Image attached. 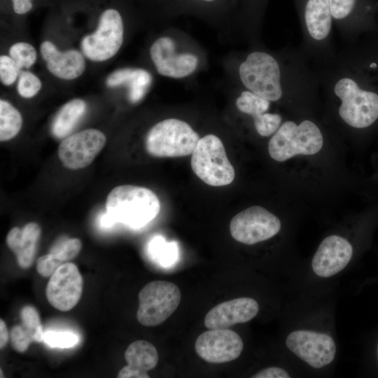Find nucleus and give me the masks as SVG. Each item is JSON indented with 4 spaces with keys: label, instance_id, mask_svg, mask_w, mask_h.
I'll list each match as a JSON object with an SVG mask.
<instances>
[{
    "label": "nucleus",
    "instance_id": "obj_1",
    "mask_svg": "<svg viewBox=\"0 0 378 378\" xmlns=\"http://www.w3.org/2000/svg\"><path fill=\"white\" fill-rule=\"evenodd\" d=\"M326 95L340 122L360 132L378 126L377 38L347 44L330 59L312 64Z\"/></svg>",
    "mask_w": 378,
    "mask_h": 378
},
{
    "label": "nucleus",
    "instance_id": "obj_2",
    "mask_svg": "<svg viewBox=\"0 0 378 378\" xmlns=\"http://www.w3.org/2000/svg\"><path fill=\"white\" fill-rule=\"evenodd\" d=\"M238 74L246 90L271 102L302 106L313 102L321 91L312 62L300 47L276 53L250 52Z\"/></svg>",
    "mask_w": 378,
    "mask_h": 378
},
{
    "label": "nucleus",
    "instance_id": "obj_3",
    "mask_svg": "<svg viewBox=\"0 0 378 378\" xmlns=\"http://www.w3.org/2000/svg\"><path fill=\"white\" fill-rule=\"evenodd\" d=\"M302 40L301 49L312 64L326 62L337 53L329 0H293Z\"/></svg>",
    "mask_w": 378,
    "mask_h": 378
},
{
    "label": "nucleus",
    "instance_id": "obj_4",
    "mask_svg": "<svg viewBox=\"0 0 378 378\" xmlns=\"http://www.w3.org/2000/svg\"><path fill=\"white\" fill-rule=\"evenodd\" d=\"M106 213L113 221L138 229L146 225L159 214L160 202L150 189L122 185L114 188L108 195Z\"/></svg>",
    "mask_w": 378,
    "mask_h": 378
},
{
    "label": "nucleus",
    "instance_id": "obj_5",
    "mask_svg": "<svg viewBox=\"0 0 378 378\" xmlns=\"http://www.w3.org/2000/svg\"><path fill=\"white\" fill-rule=\"evenodd\" d=\"M323 142V133L314 120H287L272 134L268 152L272 159L283 162L297 155L316 154L322 148Z\"/></svg>",
    "mask_w": 378,
    "mask_h": 378
},
{
    "label": "nucleus",
    "instance_id": "obj_6",
    "mask_svg": "<svg viewBox=\"0 0 378 378\" xmlns=\"http://www.w3.org/2000/svg\"><path fill=\"white\" fill-rule=\"evenodd\" d=\"M333 23L347 44L378 37L376 6L371 0H329Z\"/></svg>",
    "mask_w": 378,
    "mask_h": 378
},
{
    "label": "nucleus",
    "instance_id": "obj_7",
    "mask_svg": "<svg viewBox=\"0 0 378 378\" xmlns=\"http://www.w3.org/2000/svg\"><path fill=\"white\" fill-rule=\"evenodd\" d=\"M200 140L187 122L175 118L155 124L146 137L147 152L156 158H177L192 153Z\"/></svg>",
    "mask_w": 378,
    "mask_h": 378
},
{
    "label": "nucleus",
    "instance_id": "obj_8",
    "mask_svg": "<svg viewBox=\"0 0 378 378\" xmlns=\"http://www.w3.org/2000/svg\"><path fill=\"white\" fill-rule=\"evenodd\" d=\"M191 168L203 182L211 186L230 184L235 176L225 147L214 134L200 139L191 157Z\"/></svg>",
    "mask_w": 378,
    "mask_h": 378
},
{
    "label": "nucleus",
    "instance_id": "obj_9",
    "mask_svg": "<svg viewBox=\"0 0 378 378\" xmlns=\"http://www.w3.org/2000/svg\"><path fill=\"white\" fill-rule=\"evenodd\" d=\"M136 318L144 326H156L166 321L177 309L181 299L178 287L174 283L156 280L140 290Z\"/></svg>",
    "mask_w": 378,
    "mask_h": 378
},
{
    "label": "nucleus",
    "instance_id": "obj_10",
    "mask_svg": "<svg viewBox=\"0 0 378 378\" xmlns=\"http://www.w3.org/2000/svg\"><path fill=\"white\" fill-rule=\"evenodd\" d=\"M123 34V22L119 12L113 8L106 9L102 13L95 31L81 40L82 52L94 62L108 60L120 50Z\"/></svg>",
    "mask_w": 378,
    "mask_h": 378
},
{
    "label": "nucleus",
    "instance_id": "obj_11",
    "mask_svg": "<svg viewBox=\"0 0 378 378\" xmlns=\"http://www.w3.org/2000/svg\"><path fill=\"white\" fill-rule=\"evenodd\" d=\"M281 229L279 218L264 207L252 206L236 214L230 223L232 237L252 245L276 235Z\"/></svg>",
    "mask_w": 378,
    "mask_h": 378
},
{
    "label": "nucleus",
    "instance_id": "obj_12",
    "mask_svg": "<svg viewBox=\"0 0 378 378\" xmlns=\"http://www.w3.org/2000/svg\"><path fill=\"white\" fill-rule=\"evenodd\" d=\"M286 344L298 357L316 369L330 364L336 354L333 339L323 332L295 330L287 336Z\"/></svg>",
    "mask_w": 378,
    "mask_h": 378
},
{
    "label": "nucleus",
    "instance_id": "obj_13",
    "mask_svg": "<svg viewBox=\"0 0 378 378\" xmlns=\"http://www.w3.org/2000/svg\"><path fill=\"white\" fill-rule=\"evenodd\" d=\"M105 134L96 129H87L65 137L58 148L63 165L72 170L89 166L104 148Z\"/></svg>",
    "mask_w": 378,
    "mask_h": 378
},
{
    "label": "nucleus",
    "instance_id": "obj_14",
    "mask_svg": "<svg viewBox=\"0 0 378 378\" xmlns=\"http://www.w3.org/2000/svg\"><path fill=\"white\" fill-rule=\"evenodd\" d=\"M83 278L76 265L66 262L50 276L46 286V298L55 309L67 312L80 300Z\"/></svg>",
    "mask_w": 378,
    "mask_h": 378
},
{
    "label": "nucleus",
    "instance_id": "obj_15",
    "mask_svg": "<svg viewBox=\"0 0 378 378\" xmlns=\"http://www.w3.org/2000/svg\"><path fill=\"white\" fill-rule=\"evenodd\" d=\"M244 347L240 336L226 329H211L202 333L196 340L197 355L209 363H224L237 358Z\"/></svg>",
    "mask_w": 378,
    "mask_h": 378
},
{
    "label": "nucleus",
    "instance_id": "obj_16",
    "mask_svg": "<svg viewBox=\"0 0 378 378\" xmlns=\"http://www.w3.org/2000/svg\"><path fill=\"white\" fill-rule=\"evenodd\" d=\"M174 41L167 36L157 39L150 48L151 59L158 72L164 76L181 78L189 76L197 66L192 54H176Z\"/></svg>",
    "mask_w": 378,
    "mask_h": 378
},
{
    "label": "nucleus",
    "instance_id": "obj_17",
    "mask_svg": "<svg viewBox=\"0 0 378 378\" xmlns=\"http://www.w3.org/2000/svg\"><path fill=\"white\" fill-rule=\"evenodd\" d=\"M352 255L353 247L348 240L338 235H330L321 241L315 253L312 270L320 277H330L344 269Z\"/></svg>",
    "mask_w": 378,
    "mask_h": 378
},
{
    "label": "nucleus",
    "instance_id": "obj_18",
    "mask_svg": "<svg viewBox=\"0 0 378 378\" xmlns=\"http://www.w3.org/2000/svg\"><path fill=\"white\" fill-rule=\"evenodd\" d=\"M258 311V303L254 299L246 297L235 298L211 309L205 316L204 326L209 330L226 329L251 321Z\"/></svg>",
    "mask_w": 378,
    "mask_h": 378
},
{
    "label": "nucleus",
    "instance_id": "obj_19",
    "mask_svg": "<svg viewBox=\"0 0 378 378\" xmlns=\"http://www.w3.org/2000/svg\"><path fill=\"white\" fill-rule=\"evenodd\" d=\"M40 51L48 70L57 78L73 80L85 71L84 56L77 50L60 51L52 43L45 41L41 44Z\"/></svg>",
    "mask_w": 378,
    "mask_h": 378
},
{
    "label": "nucleus",
    "instance_id": "obj_20",
    "mask_svg": "<svg viewBox=\"0 0 378 378\" xmlns=\"http://www.w3.org/2000/svg\"><path fill=\"white\" fill-rule=\"evenodd\" d=\"M127 365L118 372V378H148V372L158 362L156 348L149 342L137 340L131 343L125 353Z\"/></svg>",
    "mask_w": 378,
    "mask_h": 378
},
{
    "label": "nucleus",
    "instance_id": "obj_21",
    "mask_svg": "<svg viewBox=\"0 0 378 378\" xmlns=\"http://www.w3.org/2000/svg\"><path fill=\"white\" fill-rule=\"evenodd\" d=\"M41 230L38 224L31 222L22 229L13 227L6 236L8 248L15 254L18 265L29 268L33 263Z\"/></svg>",
    "mask_w": 378,
    "mask_h": 378
},
{
    "label": "nucleus",
    "instance_id": "obj_22",
    "mask_svg": "<svg viewBox=\"0 0 378 378\" xmlns=\"http://www.w3.org/2000/svg\"><path fill=\"white\" fill-rule=\"evenodd\" d=\"M152 82L151 74L143 69L124 68L114 71L106 79V85L115 88L129 85V99L132 103L140 101L147 92Z\"/></svg>",
    "mask_w": 378,
    "mask_h": 378
},
{
    "label": "nucleus",
    "instance_id": "obj_23",
    "mask_svg": "<svg viewBox=\"0 0 378 378\" xmlns=\"http://www.w3.org/2000/svg\"><path fill=\"white\" fill-rule=\"evenodd\" d=\"M79 239H64L55 245L50 253L41 256L36 262V270L42 276H50L62 265L75 258L80 251Z\"/></svg>",
    "mask_w": 378,
    "mask_h": 378
},
{
    "label": "nucleus",
    "instance_id": "obj_24",
    "mask_svg": "<svg viewBox=\"0 0 378 378\" xmlns=\"http://www.w3.org/2000/svg\"><path fill=\"white\" fill-rule=\"evenodd\" d=\"M86 109V103L81 99H74L66 103L52 121L51 132L53 136L57 139L68 136L84 115Z\"/></svg>",
    "mask_w": 378,
    "mask_h": 378
},
{
    "label": "nucleus",
    "instance_id": "obj_25",
    "mask_svg": "<svg viewBox=\"0 0 378 378\" xmlns=\"http://www.w3.org/2000/svg\"><path fill=\"white\" fill-rule=\"evenodd\" d=\"M22 126L20 113L5 99L0 100V140L6 141L14 138Z\"/></svg>",
    "mask_w": 378,
    "mask_h": 378
},
{
    "label": "nucleus",
    "instance_id": "obj_26",
    "mask_svg": "<svg viewBox=\"0 0 378 378\" xmlns=\"http://www.w3.org/2000/svg\"><path fill=\"white\" fill-rule=\"evenodd\" d=\"M271 102L245 90L237 98L235 105L238 111L250 116L253 120L261 114L268 112Z\"/></svg>",
    "mask_w": 378,
    "mask_h": 378
},
{
    "label": "nucleus",
    "instance_id": "obj_27",
    "mask_svg": "<svg viewBox=\"0 0 378 378\" xmlns=\"http://www.w3.org/2000/svg\"><path fill=\"white\" fill-rule=\"evenodd\" d=\"M20 316L22 325L31 335L34 342L43 341L44 332L37 310L32 306H24L20 311Z\"/></svg>",
    "mask_w": 378,
    "mask_h": 378
},
{
    "label": "nucleus",
    "instance_id": "obj_28",
    "mask_svg": "<svg viewBox=\"0 0 378 378\" xmlns=\"http://www.w3.org/2000/svg\"><path fill=\"white\" fill-rule=\"evenodd\" d=\"M9 56L22 69H29L36 60L37 54L35 48L26 42L14 43L9 49Z\"/></svg>",
    "mask_w": 378,
    "mask_h": 378
},
{
    "label": "nucleus",
    "instance_id": "obj_29",
    "mask_svg": "<svg viewBox=\"0 0 378 378\" xmlns=\"http://www.w3.org/2000/svg\"><path fill=\"white\" fill-rule=\"evenodd\" d=\"M282 116L276 113L266 112L253 120L256 132L267 137L274 134L282 123Z\"/></svg>",
    "mask_w": 378,
    "mask_h": 378
},
{
    "label": "nucleus",
    "instance_id": "obj_30",
    "mask_svg": "<svg viewBox=\"0 0 378 378\" xmlns=\"http://www.w3.org/2000/svg\"><path fill=\"white\" fill-rule=\"evenodd\" d=\"M41 86V80L35 74L28 71L20 72L17 90L21 97L27 99L34 97Z\"/></svg>",
    "mask_w": 378,
    "mask_h": 378
},
{
    "label": "nucleus",
    "instance_id": "obj_31",
    "mask_svg": "<svg viewBox=\"0 0 378 378\" xmlns=\"http://www.w3.org/2000/svg\"><path fill=\"white\" fill-rule=\"evenodd\" d=\"M43 342L54 348H70L78 343V338L71 332L50 330L44 332Z\"/></svg>",
    "mask_w": 378,
    "mask_h": 378
},
{
    "label": "nucleus",
    "instance_id": "obj_32",
    "mask_svg": "<svg viewBox=\"0 0 378 378\" xmlns=\"http://www.w3.org/2000/svg\"><path fill=\"white\" fill-rule=\"evenodd\" d=\"M150 255L161 262L171 260V256L176 253V246L166 243L161 237H156L150 242L148 247Z\"/></svg>",
    "mask_w": 378,
    "mask_h": 378
},
{
    "label": "nucleus",
    "instance_id": "obj_33",
    "mask_svg": "<svg viewBox=\"0 0 378 378\" xmlns=\"http://www.w3.org/2000/svg\"><path fill=\"white\" fill-rule=\"evenodd\" d=\"M21 69L15 62L8 55L0 57V79L5 85H10L19 77Z\"/></svg>",
    "mask_w": 378,
    "mask_h": 378
},
{
    "label": "nucleus",
    "instance_id": "obj_34",
    "mask_svg": "<svg viewBox=\"0 0 378 378\" xmlns=\"http://www.w3.org/2000/svg\"><path fill=\"white\" fill-rule=\"evenodd\" d=\"M10 337L13 348L20 353L24 352L34 342L31 335L22 324L12 328Z\"/></svg>",
    "mask_w": 378,
    "mask_h": 378
},
{
    "label": "nucleus",
    "instance_id": "obj_35",
    "mask_svg": "<svg viewBox=\"0 0 378 378\" xmlns=\"http://www.w3.org/2000/svg\"><path fill=\"white\" fill-rule=\"evenodd\" d=\"M253 378H289L290 374L284 370L278 367L265 368L253 376Z\"/></svg>",
    "mask_w": 378,
    "mask_h": 378
},
{
    "label": "nucleus",
    "instance_id": "obj_36",
    "mask_svg": "<svg viewBox=\"0 0 378 378\" xmlns=\"http://www.w3.org/2000/svg\"><path fill=\"white\" fill-rule=\"evenodd\" d=\"M32 0H12L14 11L18 14H24L32 8Z\"/></svg>",
    "mask_w": 378,
    "mask_h": 378
},
{
    "label": "nucleus",
    "instance_id": "obj_37",
    "mask_svg": "<svg viewBox=\"0 0 378 378\" xmlns=\"http://www.w3.org/2000/svg\"><path fill=\"white\" fill-rule=\"evenodd\" d=\"M9 338L8 330L3 319L0 320V349H2L7 344Z\"/></svg>",
    "mask_w": 378,
    "mask_h": 378
},
{
    "label": "nucleus",
    "instance_id": "obj_38",
    "mask_svg": "<svg viewBox=\"0 0 378 378\" xmlns=\"http://www.w3.org/2000/svg\"><path fill=\"white\" fill-rule=\"evenodd\" d=\"M100 222L101 225L104 227H110L115 224L111 217L106 212L102 216Z\"/></svg>",
    "mask_w": 378,
    "mask_h": 378
},
{
    "label": "nucleus",
    "instance_id": "obj_39",
    "mask_svg": "<svg viewBox=\"0 0 378 378\" xmlns=\"http://www.w3.org/2000/svg\"><path fill=\"white\" fill-rule=\"evenodd\" d=\"M0 372H1V376L0 377H4V375L2 374V370L1 369L0 370Z\"/></svg>",
    "mask_w": 378,
    "mask_h": 378
},
{
    "label": "nucleus",
    "instance_id": "obj_40",
    "mask_svg": "<svg viewBox=\"0 0 378 378\" xmlns=\"http://www.w3.org/2000/svg\"><path fill=\"white\" fill-rule=\"evenodd\" d=\"M377 52H378V38L377 39Z\"/></svg>",
    "mask_w": 378,
    "mask_h": 378
},
{
    "label": "nucleus",
    "instance_id": "obj_41",
    "mask_svg": "<svg viewBox=\"0 0 378 378\" xmlns=\"http://www.w3.org/2000/svg\"><path fill=\"white\" fill-rule=\"evenodd\" d=\"M202 1H212L214 0H202Z\"/></svg>",
    "mask_w": 378,
    "mask_h": 378
},
{
    "label": "nucleus",
    "instance_id": "obj_42",
    "mask_svg": "<svg viewBox=\"0 0 378 378\" xmlns=\"http://www.w3.org/2000/svg\"><path fill=\"white\" fill-rule=\"evenodd\" d=\"M377 356H378V346H377Z\"/></svg>",
    "mask_w": 378,
    "mask_h": 378
}]
</instances>
